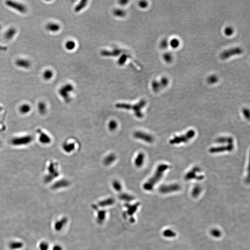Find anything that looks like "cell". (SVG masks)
I'll return each instance as SVG.
<instances>
[{
  "label": "cell",
  "mask_w": 250,
  "mask_h": 250,
  "mask_svg": "<svg viewBox=\"0 0 250 250\" xmlns=\"http://www.w3.org/2000/svg\"><path fill=\"white\" fill-rule=\"evenodd\" d=\"M6 4L8 7H10V8H12L22 14H24L27 12V8L22 3L15 2L12 1H8L6 2Z\"/></svg>",
  "instance_id": "obj_11"
},
{
  "label": "cell",
  "mask_w": 250,
  "mask_h": 250,
  "mask_svg": "<svg viewBox=\"0 0 250 250\" xmlns=\"http://www.w3.org/2000/svg\"><path fill=\"white\" fill-rule=\"evenodd\" d=\"M138 5H139L140 8H147V6H148V2L145 1H140L139 2Z\"/></svg>",
  "instance_id": "obj_39"
},
{
  "label": "cell",
  "mask_w": 250,
  "mask_h": 250,
  "mask_svg": "<svg viewBox=\"0 0 250 250\" xmlns=\"http://www.w3.org/2000/svg\"><path fill=\"white\" fill-rule=\"evenodd\" d=\"M195 131L194 130H189L184 135L174 137L170 140V143L172 145L185 143L192 139L195 136Z\"/></svg>",
  "instance_id": "obj_4"
},
{
  "label": "cell",
  "mask_w": 250,
  "mask_h": 250,
  "mask_svg": "<svg viewBox=\"0 0 250 250\" xmlns=\"http://www.w3.org/2000/svg\"><path fill=\"white\" fill-rule=\"evenodd\" d=\"M122 51L121 49H116L113 51H102L101 52V54L103 56L107 57H116L122 53Z\"/></svg>",
  "instance_id": "obj_14"
},
{
  "label": "cell",
  "mask_w": 250,
  "mask_h": 250,
  "mask_svg": "<svg viewBox=\"0 0 250 250\" xmlns=\"http://www.w3.org/2000/svg\"><path fill=\"white\" fill-rule=\"evenodd\" d=\"M38 141L43 145H47L51 143V137L46 132L42 130L38 129Z\"/></svg>",
  "instance_id": "obj_8"
},
{
  "label": "cell",
  "mask_w": 250,
  "mask_h": 250,
  "mask_svg": "<svg viewBox=\"0 0 250 250\" xmlns=\"http://www.w3.org/2000/svg\"><path fill=\"white\" fill-rule=\"evenodd\" d=\"M37 108L40 115H45L47 111V105L44 102H40L38 104Z\"/></svg>",
  "instance_id": "obj_21"
},
{
  "label": "cell",
  "mask_w": 250,
  "mask_h": 250,
  "mask_svg": "<svg viewBox=\"0 0 250 250\" xmlns=\"http://www.w3.org/2000/svg\"><path fill=\"white\" fill-rule=\"evenodd\" d=\"M33 137L30 135H16L10 140L11 145L15 146H23L28 145L32 142Z\"/></svg>",
  "instance_id": "obj_3"
},
{
  "label": "cell",
  "mask_w": 250,
  "mask_h": 250,
  "mask_svg": "<svg viewBox=\"0 0 250 250\" xmlns=\"http://www.w3.org/2000/svg\"><path fill=\"white\" fill-rule=\"evenodd\" d=\"M0 28H1V26H0Z\"/></svg>",
  "instance_id": "obj_45"
},
{
  "label": "cell",
  "mask_w": 250,
  "mask_h": 250,
  "mask_svg": "<svg viewBox=\"0 0 250 250\" xmlns=\"http://www.w3.org/2000/svg\"><path fill=\"white\" fill-rule=\"evenodd\" d=\"M144 159V154L142 153H139L135 159V163L136 166L138 167H141L143 165Z\"/></svg>",
  "instance_id": "obj_20"
},
{
  "label": "cell",
  "mask_w": 250,
  "mask_h": 250,
  "mask_svg": "<svg viewBox=\"0 0 250 250\" xmlns=\"http://www.w3.org/2000/svg\"><path fill=\"white\" fill-rule=\"evenodd\" d=\"M2 109L1 107H0V109Z\"/></svg>",
  "instance_id": "obj_44"
},
{
  "label": "cell",
  "mask_w": 250,
  "mask_h": 250,
  "mask_svg": "<svg viewBox=\"0 0 250 250\" xmlns=\"http://www.w3.org/2000/svg\"><path fill=\"white\" fill-rule=\"evenodd\" d=\"M53 72L51 70H46L43 74V78L45 80L49 81L53 77Z\"/></svg>",
  "instance_id": "obj_24"
},
{
  "label": "cell",
  "mask_w": 250,
  "mask_h": 250,
  "mask_svg": "<svg viewBox=\"0 0 250 250\" xmlns=\"http://www.w3.org/2000/svg\"><path fill=\"white\" fill-rule=\"evenodd\" d=\"M73 87L71 84H67L63 86L59 90V94L67 102H69L70 93L73 90Z\"/></svg>",
  "instance_id": "obj_7"
},
{
  "label": "cell",
  "mask_w": 250,
  "mask_h": 250,
  "mask_svg": "<svg viewBox=\"0 0 250 250\" xmlns=\"http://www.w3.org/2000/svg\"><path fill=\"white\" fill-rule=\"evenodd\" d=\"M134 137L137 139H140L149 143H152L154 141L153 136L144 132H136L134 133Z\"/></svg>",
  "instance_id": "obj_10"
},
{
  "label": "cell",
  "mask_w": 250,
  "mask_h": 250,
  "mask_svg": "<svg viewBox=\"0 0 250 250\" xmlns=\"http://www.w3.org/2000/svg\"><path fill=\"white\" fill-rule=\"evenodd\" d=\"M115 156L114 154H110V155H108V157L105 158L104 159V163L106 165H109L112 164V162H114L115 160Z\"/></svg>",
  "instance_id": "obj_29"
},
{
  "label": "cell",
  "mask_w": 250,
  "mask_h": 250,
  "mask_svg": "<svg viewBox=\"0 0 250 250\" xmlns=\"http://www.w3.org/2000/svg\"><path fill=\"white\" fill-rule=\"evenodd\" d=\"M60 25L58 24L55 22H50L47 24L46 26V30L52 32H56L60 30Z\"/></svg>",
  "instance_id": "obj_18"
},
{
  "label": "cell",
  "mask_w": 250,
  "mask_h": 250,
  "mask_svg": "<svg viewBox=\"0 0 250 250\" xmlns=\"http://www.w3.org/2000/svg\"><path fill=\"white\" fill-rule=\"evenodd\" d=\"M201 172V170L198 167H195L193 168L189 171L185 175L186 179L191 180L193 179H196L197 180L202 179L203 177L202 175L197 176V173H199Z\"/></svg>",
  "instance_id": "obj_12"
},
{
  "label": "cell",
  "mask_w": 250,
  "mask_h": 250,
  "mask_svg": "<svg viewBox=\"0 0 250 250\" xmlns=\"http://www.w3.org/2000/svg\"><path fill=\"white\" fill-rule=\"evenodd\" d=\"M128 2V1H126V0H125V1H120L119 2V3H120V5H125L127 4Z\"/></svg>",
  "instance_id": "obj_42"
},
{
  "label": "cell",
  "mask_w": 250,
  "mask_h": 250,
  "mask_svg": "<svg viewBox=\"0 0 250 250\" xmlns=\"http://www.w3.org/2000/svg\"><path fill=\"white\" fill-rule=\"evenodd\" d=\"M128 58V55L125 54H123L119 58L118 61V64L120 65H123L127 61Z\"/></svg>",
  "instance_id": "obj_34"
},
{
  "label": "cell",
  "mask_w": 250,
  "mask_h": 250,
  "mask_svg": "<svg viewBox=\"0 0 250 250\" xmlns=\"http://www.w3.org/2000/svg\"><path fill=\"white\" fill-rule=\"evenodd\" d=\"M201 188L199 186H196L194 188L193 190V194L195 195H197L198 194L200 193V191H201Z\"/></svg>",
  "instance_id": "obj_40"
},
{
  "label": "cell",
  "mask_w": 250,
  "mask_h": 250,
  "mask_svg": "<svg viewBox=\"0 0 250 250\" xmlns=\"http://www.w3.org/2000/svg\"><path fill=\"white\" fill-rule=\"evenodd\" d=\"M146 104V101L145 100H142L139 102L135 105H131L130 104H125V103H119L116 104V107L118 108L125 109H133L136 116L138 118H141L143 116L142 113L141 112V109L145 107Z\"/></svg>",
  "instance_id": "obj_2"
},
{
  "label": "cell",
  "mask_w": 250,
  "mask_h": 250,
  "mask_svg": "<svg viewBox=\"0 0 250 250\" xmlns=\"http://www.w3.org/2000/svg\"><path fill=\"white\" fill-rule=\"evenodd\" d=\"M15 64L17 66L24 69H28L30 67V62L28 60L24 58H20L16 61Z\"/></svg>",
  "instance_id": "obj_15"
},
{
  "label": "cell",
  "mask_w": 250,
  "mask_h": 250,
  "mask_svg": "<svg viewBox=\"0 0 250 250\" xmlns=\"http://www.w3.org/2000/svg\"><path fill=\"white\" fill-rule=\"evenodd\" d=\"M242 49L240 47H233L224 51L220 55V58L223 60H226L233 56L240 55L242 54Z\"/></svg>",
  "instance_id": "obj_6"
},
{
  "label": "cell",
  "mask_w": 250,
  "mask_h": 250,
  "mask_svg": "<svg viewBox=\"0 0 250 250\" xmlns=\"http://www.w3.org/2000/svg\"><path fill=\"white\" fill-rule=\"evenodd\" d=\"M87 1H81L79 3L75 8V12H78L81 10H82L86 6L87 4Z\"/></svg>",
  "instance_id": "obj_27"
},
{
  "label": "cell",
  "mask_w": 250,
  "mask_h": 250,
  "mask_svg": "<svg viewBox=\"0 0 250 250\" xmlns=\"http://www.w3.org/2000/svg\"><path fill=\"white\" fill-rule=\"evenodd\" d=\"M216 142L221 145L233 144V139L231 137H221L218 138Z\"/></svg>",
  "instance_id": "obj_16"
},
{
  "label": "cell",
  "mask_w": 250,
  "mask_h": 250,
  "mask_svg": "<svg viewBox=\"0 0 250 250\" xmlns=\"http://www.w3.org/2000/svg\"><path fill=\"white\" fill-rule=\"evenodd\" d=\"M74 143L73 142H71L70 141H67L63 145V149H64L65 151L66 152H69L72 150H73L74 149Z\"/></svg>",
  "instance_id": "obj_23"
},
{
  "label": "cell",
  "mask_w": 250,
  "mask_h": 250,
  "mask_svg": "<svg viewBox=\"0 0 250 250\" xmlns=\"http://www.w3.org/2000/svg\"><path fill=\"white\" fill-rule=\"evenodd\" d=\"M159 45H160V47L161 49H166L167 47H168V45H169V42H168L167 39L165 38V39L161 40Z\"/></svg>",
  "instance_id": "obj_37"
},
{
  "label": "cell",
  "mask_w": 250,
  "mask_h": 250,
  "mask_svg": "<svg viewBox=\"0 0 250 250\" xmlns=\"http://www.w3.org/2000/svg\"><path fill=\"white\" fill-rule=\"evenodd\" d=\"M117 127V123L116 122L114 121V120H112V121L109 122V124H108V128H109V129L110 130H114Z\"/></svg>",
  "instance_id": "obj_38"
},
{
  "label": "cell",
  "mask_w": 250,
  "mask_h": 250,
  "mask_svg": "<svg viewBox=\"0 0 250 250\" xmlns=\"http://www.w3.org/2000/svg\"><path fill=\"white\" fill-rule=\"evenodd\" d=\"M18 110L19 113L22 115H27L31 111V106L28 103H23L19 106Z\"/></svg>",
  "instance_id": "obj_17"
},
{
  "label": "cell",
  "mask_w": 250,
  "mask_h": 250,
  "mask_svg": "<svg viewBox=\"0 0 250 250\" xmlns=\"http://www.w3.org/2000/svg\"><path fill=\"white\" fill-rule=\"evenodd\" d=\"M243 112L244 115L245 116L246 118H247V119H249V117H250V112H249V110H248V109H247V108H245V109H244L243 110Z\"/></svg>",
  "instance_id": "obj_41"
},
{
  "label": "cell",
  "mask_w": 250,
  "mask_h": 250,
  "mask_svg": "<svg viewBox=\"0 0 250 250\" xmlns=\"http://www.w3.org/2000/svg\"><path fill=\"white\" fill-rule=\"evenodd\" d=\"M207 81H208V82L209 84L213 85V84H215V83H216V82H218V77H217L215 75H211V76L208 77V79H207Z\"/></svg>",
  "instance_id": "obj_32"
},
{
  "label": "cell",
  "mask_w": 250,
  "mask_h": 250,
  "mask_svg": "<svg viewBox=\"0 0 250 250\" xmlns=\"http://www.w3.org/2000/svg\"><path fill=\"white\" fill-rule=\"evenodd\" d=\"M159 81L160 82L161 87H162V88L166 87L169 84V79L166 77H163V78H161V79Z\"/></svg>",
  "instance_id": "obj_35"
},
{
  "label": "cell",
  "mask_w": 250,
  "mask_h": 250,
  "mask_svg": "<svg viewBox=\"0 0 250 250\" xmlns=\"http://www.w3.org/2000/svg\"><path fill=\"white\" fill-rule=\"evenodd\" d=\"M164 61L167 63H171L173 60V56L170 52H166L164 54L163 56Z\"/></svg>",
  "instance_id": "obj_30"
},
{
  "label": "cell",
  "mask_w": 250,
  "mask_h": 250,
  "mask_svg": "<svg viewBox=\"0 0 250 250\" xmlns=\"http://www.w3.org/2000/svg\"><path fill=\"white\" fill-rule=\"evenodd\" d=\"M114 15L118 17H124L126 15V12L122 9H115L113 11Z\"/></svg>",
  "instance_id": "obj_26"
},
{
  "label": "cell",
  "mask_w": 250,
  "mask_h": 250,
  "mask_svg": "<svg viewBox=\"0 0 250 250\" xmlns=\"http://www.w3.org/2000/svg\"><path fill=\"white\" fill-rule=\"evenodd\" d=\"M170 44L172 48H174V49H176L179 46V40L178 38H173L170 41Z\"/></svg>",
  "instance_id": "obj_31"
},
{
  "label": "cell",
  "mask_w": 250,
  "mask_h": 250,
  "mask_svg": "<svg viewBox=\"0 0 250 250\" xmlns=\"http://www.w3.org/2000/svg\"><path fill=\"white\" fill-rule=\"evenodd\" d=\"M58 164L55 162H51L48 165L47 169V175H46L45 178V181L46 183H48L51 181L55 177L58 175Z\"/></svg>",
  "instance_id": "obj_5"
},
{
  "label": "cell",
  "mask_w": 250,
  "mask_h": 250,
  "mask_svg": "<svg viewBox=\"0 0 250 250\" xmlns=\"http://www.w3.org/2000/svg\"><path fill=\"white\" fill-rule=\"evenodd\" d=\"M169 168L166 164H162L158 166L153 176L145 183V187L146 189H152L157 182L162 178L164 173Z\"/></svg>",
  "instance_id": "obj_1"
},
{
  "label": "cell",
  "mask_w": 250,
  "mask_h": 250,
  "mask_svg": "<svg viewBox=\"0 0 250 250\" xmlns=\"http://www.w3.org/2000/svg\"><path fill=\"white\" fill-rule=\"evenodd\" d=\"M24 245L22 242L20 241H12L8 245L9 248L11 250H19L23 247Z\"/></svg>",
  "instance_id": "obj_19"
},
{
  "label": "cell",
  "mask_w": 250,
  "mask_h": 250,
  "mask_svg": "<svg viewBox=\"0 0 250 250\" xmlns=\"http://www.w3.org/2000/svg\"><path fill=\"white\" fill-rule=\"evenodd\" d=\"M49 244L45 241H43L39 244L38 248L37 250H48Z\"/></svg>",
  "instance_id": "obj_33"
},
{
  "label": "cell",
  "mask_w": 250,
  "mask_h": 250,
  "mask_svg": "<svg viewBox=\"0 0 250 250\" xmlns=\"http://www.w3.org/2000/svg\"><path fill=\"white\" fill-rule=\"evenodd\" d=\"M179 185L177 184H172L170 185H164L160 187V191L164 193H168L174 191H177L180 189Z\"/></svg>",
  "instance_id": "obj_13"
},
{
  "label": "cell",
  "mask_w": 250,
  "mask_h": 250,
  "mask_svg": "<svg viewBox=\"0 0 250 250\" xmlns=\"http://www.w3.org/2000/svg\"><path fill=\"white\" fill-rule=\"evenodd\" d=\"M234 32V29L232 27H228L225 29L224 33L225 35L228 36H230L232 35Z\"/></svg>",
  "instance_id": "obj_36"
},
{
  "label": "cell",
  "mask_w": 250,
  "mask_h": 250,
  "mask_svg": "<svg viewBox=\"0 0 250 250\" xmlns=\"http://www.w3.org/2000/svg\"><path fill=\"white\" fill-rule=\"evenodd\" d=\"M52 250H61V248L58 245H56L53 247Z\"/></svg>",
  "instance_id": "obj_43"
},
{
  "label": "cell",
  "mask_w": 250,
  "mask_h": 250,
  "mask_svg": "<svg viewBox=\"0 0 250 250\" xmlns=\"http://www.w3.org/2000/svg\"><path fill=\"white\" fill-rule=\"evenodd\" d=\"M234 149V145L233 144L224 145L221 146L211 147L209 149L210 153H218L232 151Z\"/></svg>",
  "instance_id": "obj_9"
},
{
  "label": "cell",
  "mask_w": 250,
  "mask_h": 250,
  "mask_svg": "<svg viewBox=\"0 0 250 250\" xmlns=\"http://www.w3.org/2000/svg\"><path fill=\"white\" fill-rule=\"evenodd\" d=\"M65 46L67 50L72 51V50H74L76 47V43L73 40H69L66 43Z\"/></svg>",
  "instance_id": "obj_28"
},
{
  "label": "cell",
  "mask_w": 250,
  "mask_h": 250,
  "mask_svg": "<svg viewBox=\"0 0 250 250\" xmlns=\"http://www.w3.org/2000/svg\"><path fill=\"white\" fill-rule=\"evenodd\" d=\"M152 87L154 92H158L162 89V87L160 85L159 81L154 80L152 83Z\"/></svg>",
  "instance_id": "obj_25"
},
{
  "label": "cell",
  "mask_w": 250,
  "mask_h": 250,
  "mask_svg": "<svg viewBox=\"0 0 250 250\" xmlns=\"http://www.w3.org/2000/svg\"><path fill=\"white\" fill-rule=\"evenodd\" d=\"M16 33V30L14 28H10L5 32V38L8 40L12 39Z\"/></svg>",
  "instance_id": "obj_22"
}]
</instances>
